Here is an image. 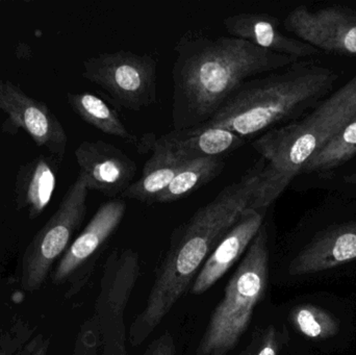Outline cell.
Here are the masks:
<instances>
[{"label":"cell","instance_id":"cell-9","mask_svg":"<svg viewBox=\"0 0 356 355\" xmlns=\"http://www.w3.org/2000/svg\"><path fill=\"white\" fill-rule=\"evenodd\" d=\"M284 28L316 49L356 56V8L332 6L309 10L297 6L284 19Z\"/></svg>","mask_w":356,"mask_h":355},{"label":"cell","instance_id":"cell-24","mask_svg":"<svg viewBox=\"0 0 356 355\" xmlns=\"http://www.w3.org/2000/svg\"><path fill=\"white\" fill-rule=\"evenodd\" d=\"M73 355H102L95 333L87 322L85 323L77 337Z\"/></svg>","mask_w":356,"mask_h":355},{"label":"cell","instance_id":"cell-26","mask_svg":"<svg viewBox=\"0 0 356 355\" xmlns=\"http://www.w3.org/2000/svg\"><path fill=\"white\" fill-rule=\"evenodd\" d=\"M48 348L49 341L44 340L42 337H37L31 343L27 344L25 348L23 347L19 355H46Z\"/></svg>","mask_w":356,"mask_h":355},{"label":"cell","instance_id":"cell-2","mask_svg":"<svg viewBox=\"0 0 356 355\" xmlns=\"http://www.w3.org/2000/svg\"><path fill=\"white\" fill-rule=\"evenodd\" d=\"M299 60L230 35L186 31L175 47L173 131L207 122L243 83Z\"/></svg>","mask_w":356,"mask_h":355},{"label":"cell","instance_id":"cell-6","mask_svg":"<svg viewBox=\"0 0 356 355\" xmlns=\"http://www.w3.org/2000/svg\"><path fill=\"white\" fill-rule=\"evenodd\" d=\"M140 271L139 254L131 248H116L104 262L95 310L87 321L102 355H129L124 315Z\"/></svg>","mask_w":356,"mask_h":355},{"label":"cell","instance_id":"cell-5","mask_svg":"<svg viewBox=\"0 0 356 355\" xmlns=\"http://www.w3.org/2000/svg\"><path fill=\"white\" fill-rule=\"evenodd\" d=\"M269 235L263 224L211 313L195 355H228L248 329L269 283Z\"/></svg>","mask_w":356,"mask_h":355},{"label":"cell","instance_id":"cell-21","mask_svg":"<svg viewBox=\"0 0 356 355\" xmlns=\"http://www.w3.org/2000/svg\"><path fill=\"white\" fill-rule=\"evenodd\" d=\"M356 156V116L319 150L300 174L334 170Z\"/></svg>","mask_w":356,"mask_h":355},{"label":"cell","instance_id":"cell-4","mask_svg":"<svg viewBox=\"0 0 356 355\" xmlns=\"http://www.w3.org/2000/svg\"><path fill=\"white\" fill-rule=\"evenodd\" d=\"M356 116V74L313 110L252 142L264 160L254 210H267L303 167Z\"/></svg>","mask_w":356,"mask_h":355},{"label":"cell","instance_id":"cell-12","mask_svg":"<svg viewBox=\"0 0 356 355\" xmlns=\"http://www.w3.org/2000/svg\"><path fill=\"white\" fill-rule=\"evenodd\" d=\"M247 143V140L221 129H190L172 131L162 137L147 133L140 138L141 154H159L179 163L207 158H225Z\"/></svg>","mask_w":356,"mask_h":355},{"label":"cell","instance_id":"cell-27","mask_svg":"<svg viewBox=\"0 0 356 355\" xmlns=\"http://www.w3.org/2000/svg\"><path fill=\"white\" fill-rule=\"evenodd\" d=\"M344 181L346 183H350V185H356V173H353V174H350L348 175V176L345 177Z\"/></svg>","mask_w":356,"mask_h":355},{"label":"cell","instance_id":"cell-7","mask_svg":"<svg viewBox=\"0 0 356 355\" xmlns=\"http://www.w3.org/2000/svg\"><path fill=\"white\" fill-rule=\"evenodd\" d=\"M83 77L125 110H144L158 98V60L152 54L102 52L83 62Z\"/></svg>","mask_w":356,"mask_h":355},{"label":"cell","instance_id":"cell-18","mask_svg":"<svg viewBox=\"0 0 356 355\" xmlns=\"http://www.w3.org/2000/svg\"><path fill=\"white\" fill-rule=\"evenodd\" d=\"M67 100L79 118L102 133L120 138L136 146L139 143L140 138L125 126L118 112L98 96L88 92L68 93Z\"/></svg>","mask_w":356,"mask_h":355},{"label":"cell","instance_id":"cell-19","mask_svg":"<svg viewBox=\"0 0 356 355\" xmlns=\"http://www.w3.org/2000/svg\"><path fill=\"white\" fill-rule=\"evenodd\" d=\"M225 165L224 158H200L186 163L170 185L154 198V204H170L184 199L220 176Z\"/></svg>","mask_w":356,"mask_h":355},{"label":"cell","instance_id":"cell-16","mask_svg":"<svg viewBox=\"0 0 356 355\" xmlns=\"http://www.w3.org/2000/svg\"><path fill=\"white\" fill-rule=\"evenodd\" d=\"M356 260V221L327 229L291 262L292 276L313 274Z\"/></svg>","mask_w":356,"mask_h":355},{"label":"cell","instance_id":"cell-20","mask_svg":"<svg viewBox=\"0 0 356 355\" xmlns=\"http://www.w3.org/2000/svg\"><path fill=\"white\" fill-rule=\"evenodd\" d=\"M186 163L175 162L159 154H152L143 167V174L131 183L120 196L122 199L154 204V198L162 193Z\"/></svg>","mask_w":356,"mask_h":355},{"label":"cell","instance_id":"cell-11","mask_svg":"<svg viewBox=\"0 0 356 355\" xmlns=\"http://www.w3.org/2000/svg\"><path fill=\"white\" fill-rule=\"evenodd\" d=\"M127 202L114 198L104 202L96 210L87 226L65 251L54 272L56 283H63L79 274L87 276L111 238L122 223Z\"/></svg>","mask_w":356,"mask_h":355},{"label":"cell","instance_id":"cell-22","mask_svg":"<svg viewBox=\"0 0 356 355\" xmlns=\"http://www.w3.org/2000/svg\"><path fill=\"white\" fill-rule=\"evenodd\" d=\"M290 319L293 327L309 339H326L338 333V323L334 317L311 304L296 306L291 313Z\"/></svg>","mask_w":356,"mask_h":355},{"label":"cell","instance_id":"cell-15","mask_svg":"<svg viewBox=\"0 0 356 355\" xmlns=\"http://www.w3.org/2000/svg\"><path fill=\"white\" fill-rule=\"evenodd\" d=\"M223 26L230 37L249 42L257 47L275 53L305 60L319 53L313 46L288 37L280 31L275 17L264 13H240L226 17Z\"/></svg>","mask_w":356,"mask_h":355},{"label":"cell","instance_id":"cell-25","mask_svg":"<svg viewBox=\"0 0 356 355\" xmlns=\"http://www.w3.org/2000/svg\"><path fill=\"white\" fill-rule=\"evenodd\" d=\"M177 346L170 331H165L152 342L142 355H175Z\"/></svg>","mask_w":356,"mask_h":355},{"label":"cell","instance_id":"cell-14","mask_svg":"<svg viewBox=\"0 0 356 355\" xmlns=\"http://www.w3.org/2000/svg\"><path fill=\"white\" fill-rule=\"evenodd\" d=\"M267 210L247 208L236 224L224 236L197 274L191 293L201 295L213 288L227 271L246 254L251 242L264 224Z\"/></svg>","mask_w":356,"mask_h":355},{"label":"cell","instance_id":"cell-23","mask_svg":"<svg viewBox=\"0 0 356 355\" xmlns=\"http://www.w3.org/2000/svg\"><path fill=\"white\" fill-rule=\"evenodd\" d=\"M284 341V333L275 325L270 324L255 331L240 355H278Z\"/></svg>","mask_w":356,"mask_h":355},{"label":"cell","instance_id":"cell-1","mask_svg":"<svg viewBox=\"0 0 356 355\" xmlns=\"http://www.w3.org/2000/svg\"><path fill=\"white\" fill-rule=\"evenodd\" d=\"M264 166L259 158L238 181L226 185L177 227L159 263L144 310L129 329V342L138 347L149 338L191 289L201 267L247 208L254 210Z\"/></svg>","mask_w":356,"mask_h":355},{"label":"cell","instance_id":"cell-13","mask_svg":"<svg viewBox=\"0 0 356 355\" xmlns=\"http://www.w3.org/2000/svg\"><path fill=\"white\" fill-rule=\"evenodd\" d=\"M74 156L89 191L112 199L122 195L137 174V164L127 154L102 140L81 142Z\"/></svg>","mask_w":356,"mask_h":355},{"label":"cell","instance_id":"cell-3","mask_svg":"<svg viewBox=\"0 0 356 355\" xmlns=\"http://www.w3.org/2000/svg\"><path fill=\"white\" fill-rule=\"evenodd\" d=\"M338 79L332 69L299 60L245 81L209 121L193 129H225L248 141L315 108Z\"/></svg>","mask_w":356,"mask_h":355},{"label":"cell","instance_id":"cell-17","mask_svg":"<svg viewBox=\"0 0 356 355\" xmlns=\"http://www.w3.org/2000/svg\"><path fill=\"white\" fill-rule=\"evenodd\" d=\"M58 181V158L40 156L19 168L15 200L29 218L35 219L49 204Z\"/></svg>","mask_w":356,"mask_h":355},{"label":"cell","instance_id":"cell-10","mask_svg":"<svg viewBox=\"0 0 356 355\" xmlns=\"http://www.w3.org/2000/svg\"><path fill=\"white\" fill-rule=\"evenodd\" d=\"M0 110L8 117V124L23 129L39 147L46 148L62 160L68 137L62 123L44 102L29 97L18 85L0 79Z\"/></svg>","mask_w":356,"mask_h":355},{"label":"cell","instance_id":"cell-8","mask_svg":"<svg viewBox=\"0 0 356 355\" xmlns=\"http://www.w3.org/2000/svg\"><path fill=\"white\" fill-rule=\"evenodd\" d=\"M89 189L81 175L70 185L51 218L27 247L22 262L21 285L25 291L41 288L56 261L69 247L87 214Z\"/></svg>","mask_w":356,"mask_h":355}]
</instances>
